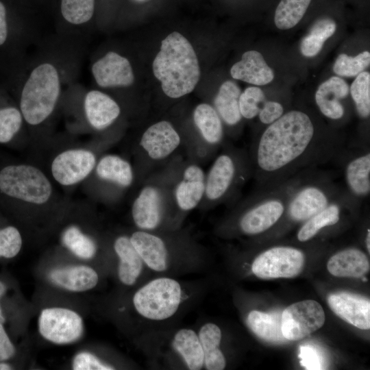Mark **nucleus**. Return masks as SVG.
<instances>
[{
  "label": "nucleus",
  "instance_id": "f257e3e1",
  "mask_svg": "<svg viewBox=\"0 0 370 370\" xmlns=\"http://www.w3.org/2000/svg\"><path fill=\"white\" fill-rule=\"evenodd\" d=\"M340 140L321 132L300 110L286 112L268 125L248 152L251 176L259 188L281 184L338 156Z\"/></svg>",
  "mask_w": 370,
  "mask_h": 370
},
{
  "label": "nucleus",
  "instance_id": "f03ea898",
  "mask_svg": "<svg viewBox=\"0 0 370 370\" xmlns=\"http://www.w3.org/2000/svg\"><path fill=\"white\" fill-rule=\"evenodd\" d=\"M184 158L180 153L147 176L135 196L131 216L136 230H172L180 228L173 202V188Z\"/></svg>",
  "mask_w": 370,
  "mask_h": 370
},
{
  "label": "nucleus",
  "instance_id": "7ed1b4c3",
  "mask_svg": "<svg viewBox=\"0 0 370 370\" xmlns=\"http://www.w3.org/2000/svg\"><path fill=\"white\" fill-rule=\"evenodd\" d=\"M152 68L155 77L161 82L163 92L171 99L190 93L201 75L193 46L177 32L171 33L162 41Z\"/></svg>",
  "mask_w": 370,
  "mask_h": 370
},
{
  "label": "nucleus",
  "instance_id": "20e7f679",
  "mask_svg": "<svg viewBox=\"0 0 370 370\" xmlns=\"http://www.w3.org/2000/svg\"><path fill=\"white\" fill-rule=\"evenodd\" d=\"M251 177L248 152L234 145H223L206 173L204 195L198 208L206 210L222 204L233 203Z\"/></svg>",
  "mask_w": 370,
  "mask_h": 370
},
{
  "label": "nucleus",
  "instance_id": "39448f33",
  "mask_svg": "<svg viewBox=\"0 0 370 370\" xmlns=\"http://www.w3.org/2000/svg\"><path fill=\"white\" fill-rule=\"evenodd\" d=\"M62 85V74L55 61L44 59L32 66L23 83L19 103L23 119L28 125H39L52 115Z\"/></svg>",
  "mask_w": 370,
  "mask_h": 370
},
{
  "label": "nucleus",
  "instance_id": "423d86ee",
  "mask_svg": "<svg viewBox=\"0 0 370 370\" xmlns=\"http://www.w3.org/2000/svg\"><path fill=\"white\" fill-rule=\"evenodd\" d=\"M295 177L270 188H260L239 202L233 212L239 232L258 235L277 223L284 216Z\"/></svg>",
  "mask_w": 370,
  "mask_h": 370
},
{
  "label": "nucleus",
  "instance_id": "0eeeda50",
  "mask_svg": "<svg viewBox=\"0 0 370 370\" xmlns=\"http://www.w3.org/2000/svg\"><path fill=\"white\" fill-rule=\"evenodd\" d=\"M130 241L145 265L157 273L169 270L177 256L199 251V246L185 230L144 231L136 230Z\"/></svg>",
  "mask_w": 370,
  "mask_h": 370
},
{
  "label": "nucleus",
  "instance_id": "6e6552de",
  "mask_svg": "<svg viewBox=\"0 0 370 370\" xmlns=\"http://www.w3.org/2000/svg\"><path fill=\"white\" fill-rule=\"evenodd\" d=\"M182 147L183 135L171 121L160 120L148 126L134 147L136 182L140 184Z\"/></svg>",
  "mask_w": 370,
  "mask_h": 370
},
{
  "label": "nucleus",
  "instance_id": "1a4fd4ad",
  "mask_svg": "<svg viewBox=\"0 0 370 370\" xmlns=\"http://www.w3.org/2000/svg\"><path fill=\"white\" fill-rule=\"evenodd\" d=\"M343 192L328 175L306 171L296 175L284 215L292 222H304Z\"/></svg>",
  "mask_w": 370,
  "mask_h": 370
},
{
  "label": "nucleus",
  "instance_id": "9d476101",
  "mask_svg": "<svg viewBox=\"0 0 370 370\" xmlns=\"http://www.w3.org/2000/svg\"><path fill=\"white\" fill-rule=\"evenodd\" d=\"M184 300L181 284L169 277L153 279L139 288L132 297L136 312L143 318L161 321L172 317Z\"/></svg>",
  "mask_w": 370,
  "mask_h": 370
},
{
  "label": "nucleus",
  "instance_id": "9b49d317",
  "mask_svg": "<svg viewBox=\"0 0 370 370\" xmlns=\"http://www.w3.org/2000/svg\"><path fill=\"white\" fill-rule=\"evenodd\" d=\"M0 192L12 199L43 205L51 199L53 187L46 175L31 164H10L0 170Z\"/></svg>",
  "mask_w": 370,
  "mask_h": 370
},
{
  "label": "nucleus",
  "instance_id": "f8f14e48",
  "mask_svg": "<svg viewBox=\"0 0 370 370\" xmlns=\"http://www.w3.org/2000/svg\"><path fill=\"white\" fill-rule=\"evenodd\" d=\"M195 136L184 142L187 159L201 163L208 160L223 145L224 124L210 103L198 104L193 112Z\"/></svg>",
  "mask_w": 370,
  "mask_h": 370
},
{
  "label": "nucleus",
  "instance_id": "ddd939ff",
  "mask_svg": "<svg viewBox=\"0 0 370 370\" xmlns=\"http://www.w3.org/2000/svg\"><path fill=\"white\" fill-rule=\"evenodd\" d=\"M205 182L206 173L201 164L184 159L173 188L174 207L180 227L186 216L201 202Z\"/></svg>",
  "mask_w": 370,
  "mask_h": 370
},
{
  "label": "nucleus",
  "instance_id": "4468645a",
  "mask_svg": "<svg viewBox=\"0 0 370 370\" xmlns=\"http://www.w3.org/2000/svg\"><path fill=\"white\" fill-rule=\"evenodd\" d=\"M302 251L288 246H276L260 254L251 266L253 273L262 279L291 278L302 271Z\"/></svg>",
  "mask_w": 370,
  "mask_h": 370
},
{
  "label": "nucleus",
  "instance_id": "2eb2a0df",
  "mask_svg": "<svg viewBox=\"0 0 370 370\" xmlns=\"http://www.w3.org/2000/svg\"><path fill=\"white\" fill-rule=\"evenodd\" d=\"M325 322L322 306L314 300H304L285 308L281 315V330L288 341H298L321 328Z\"/></svg>",
  "mask_w": 370,
  "mask_h": 370
},
{
  "label": "nucleus",
  "instance_id": "dca6fc26",
  "mask_svg": "<svg viewBox=\"0 0 370 370\" xmlns=\"http://www.w3.org/2000/svg\"><path fill=\"white\" fill-rule=\"evenodd\" d=\"M38 330L46 340L56 344H68L78 340L84 330L83 321L75 311L64 308L42 310Z\"/></svg>",
  "mask_w": 370,
  "mask_h": 370
},
{
  "label": "nucleus",
  "instance_id": "f3484780",
  "mask_svg": "<svg viewBox=\"0 0 370 370\" xmlns=\"http://www.w3.org/2000/svg\"><path fill=\"white\" fill-rule=\"evenodd\" d=\"M98 159L92 151L75 148L58 153L51 164L53 179L63 186L76 184L94 171Z\"/></svg>",
  "mask_w": 370,
  "mask_h": 370
},
{
  "label": "nucleus",
  "instance_id": "a211bd4d",
  "mask_svg": "<svg viewBox=\"0 0 370 370\" xmlns=\"http://www.w3.org/2000/svg\"><path fill=\"white\" fill-rule=\"evenodd\" d=\"M90 70L95 83L103 88L128 87L135 79L129 60L115 51L98 58Z\"/></svg>",
  "mask_w": 370,
  "mask_h": 370
},
{
  "label": "nucleus",
  "instance_id": "6ab92c4d",
  "mask_svg": "<svg viewBox=\"0 0 370 370\" xmlns=\"http://www.w3.org/2000/svg\"><path fill=\"white\" fill-rule=\"evenodd\" d=\"M86 120L95 130L103 131L109 128L119 118L121 108L111 96L99 90H90L83 100Z\"/></svg>",
  "mask_w": 370,
  "mask_h": 370
},
{
  "label": "nucleus",
  "instance_id": "aec40b11",
  "mask_svg": "<svg viewBox=\"0 0 370 370\" xmlns=\"http://www.w3.org/2000/svg\"><path fill=\"white\" fill-rule=\"evenodd\" d=\"M330 309L345 321L362 330L370 328V301L363 296L348 292L330 294Z\"/></svg>",
  "mask_w": 370,
  "mask_h": 370
},
{
  "label": "nucleus",
  "instance_id": "412c9836",
  "mask_svg": "<svg viewBox=\"0 0 370 370\" xmlns=\"http://www.w3.org/2000/svg\"><path fill=\"white\" fill-rule=\"evenodd\" d=\"M94 171L99 181L116 190L118 193L136 183L133 164L119 155L108 153L102 156L98 159Z\"/></svg>",
  "mask_w": 370,
  "mask_h": 370
},
{
  "label": "nucleus",
  "instance_id": "4be33fe9",
  "mask_svg": "<svg viewBox=\"0 0 370 370\" xmlns=\"http://www.w3.org/2000/svg\"><path fill=\"white\" fill-rule=\"evenodd\" d=\"M349 93L348 84L338 76H332L317 88L314 99L320 112L332 121H339L345 114L341 101Z\"/></svg>",
  "mask_w": 370,
  "mask_h": 370
},
{
  "label": "nucleus",
  "instance_id": "5701e85b",
  "mask_svg": "<svg viewBox=\"0 0 370 370\" xmlns=\"http://www.w3.org/2000/svg\"><path fill=\"white\" fill-rule=\"evenodd\" d=\"M354 201H359L347 190L344 191L325 208L304 222L297 232V240L306 242L314 238L321 230L337 224L341 220L343 210Z\"/></svg>",
  "mask_w": 370,
  "mask_h": 370
},
{
  "label": "nucleus",
  "instance_id": "b1692460",
  "mask_svg": "<svg viewBox=\"0 0 370 370\" xmlns=\"http://www.w3.org/2000/svg\"><path fill=\"white\" fill-rule=\"evenodd\" d=\"M343 171L347 192L358 201L370 193V152L362 150L351 156L344 163Z\"/></svg>",
  "mask_w": 370,
  "mask_h": 370
},
{
  "label": "nucleus",
  "instance_id": "393cba45",
  "mask_svg": "<svg viewBox=\"0 0 370 370\" xmlns=\"http://www.w3.org/2000/svg\"><path fill=\"white\" fill-rule=\"evenodd\" d=\"M233 79L255 86H264L274 79V72L267 64L262 53L256 50L245 51L241 60L230 69Z\"/></svg>",
  "mask_w": 370,
  "mask_h": 370
},
{
  "label": "nucleus",
  "instance_id": "a878e982",
  "mask_svg": "<svg viewBox=\"0 0 370 370\" xmlns=\"http://www.w3.org/2000/svg\"><path fill=\"white\" fill-rule=\"evenodd\" d=\"M113 249L119 258L118 277L126 286L134 284L142 274L144 262L133 246L130 236L120 235L113 243Z\"/></svg>",
  "mask_w": 370,
  "mask_h": 370
},
{
  "label": "nucleus",
  "instance_id": "bb28decb",
  "mask_svg": "<svg viewBox=\"0 0 370 370\" xmlns=\"http://www.w3.org/2000/svg\"><path fill=\"white\" fill-rule=\"evenodd\" d=\"M366 254L356 248H348L333 255L327 268L333 275L341 278H361L369 270Z\"/></svg>",
  "mask_w": 370,
  "mask_h": 370
},
{
  "label": "nucleus",
  "instance_id": "cd10ccee",
  "mask_svg": "<svg viewBox=\"0 0 370 370\" xmlns=\"http://www.w3.org/2000/svg\"><path fill=\"white\" fill-rule=\"evenodd\" d=\"M51 280L64 289L82 292L93 288L98 283L97 273L91 267L78 265L52 270Z\"/></svg>",
  "mask_w": 370,
  "mask_h": 370
},
{
  "label": "nucleus",
  "instance_id": "c85d7f7f",
  "mask_svg": "<svg viewBox=\"0 0 370 370\" xmlns=\"http://www.w3.org/2000/svg\"><path fill=\"white\" fill-rule=\"evenodd\" d=\"M241 93V88L234 82L227 80L221 85L214 98L212 106L224 125L229 127H236L243 119L239 109Z\"/></svg>",
  "mask_w": 370,
  "mask_h": 370
},
{
  "label": "nucleus",
  "instance_id": "c756f323",
  "mask_svg": "<svg viewBox=\"0 0 370 370\" xmlns=\"http://www.w3.org/2000/svg\"><path fill=\"white\" fill-rule=\"evenodd\" d=\"M174 350L180 355L187 369L199 370L204 368V357L198 333L193 329L177 330L171 341Z\"/></svg>",
  "mask_w": 370,
  "mask_h": 370
},
{
  "label": "nucleus",
  "instance_id": "7c9ffc66",
  "mask_svg": "<svg viewBox=\"0 0 370 370\" xmlns=\"http://www.w3.org/2000/svg\"><path fill=\"white\" fill-rule=\"evenodd\" d=\"M197 333L204 352V367L208 370L225 369L226 360L219 347L222 337L219 327L213 323H206Z\"/></svg>",
  "mask_w": 370,
  "mask_h": 370
},
{
  "label": "nucleus",
  "instance_id": "2f4dec72",
  "mask_svg": "<svg viewBox=\"0 0 370 370\" xmlns=\"http://www.w3.org/2000/svg\"><path fill=\"white\" fill-rule=\"evenodd\" d=\"M280 312L266 313L258 310L251 311L246 319L249 328L260 338L273 343H282L288 341L281 330Z\"/></svg>",
  "mask_w": 370,
  "mask_h": 370
},
{
  "label": "nucleus",
  "instance_id": "473e14b6",
  "mask_svg": "<svg viewBox=\"0 0 370 370\" xmlns=\"http://www.w3.org/2000/svg\"><path fill=\"white\" fill-rule=\"evenodd\" d=\"M336 29L334 18L327 16L318 18L300 45L301 54L307 58L316 56L322 49L325 42L332 37Z\"/></svg>",
  "mask_w": 370,
  "mask_h": 370
},
{
  "label": "nucleus",
  "instance_id": "72a5a7b5",
  "mask_svg": "<svg viewBox=\"0 0 370 370\" xmlns=\"http://www.w3.org/2000/svg\"><path fill=\"white\" fill-rule=\"evenodd\" d=\"M313 0H279L274 10L273 22L277 28H293L304 18Z\"/></svg>",
  "mask_w": 370,
  "mask_h": 370
},
{
  "label": "nucleus",
  "instance_id": "f704fd0d",
  "mask_svg": "<svg viewBox=\"0 0 370 370\" xmlns=\"http://www.w3.org/2000/svg\"><path fill=\"white\" fill-rule=\"evenodd\" d=\"M62 242L77 257L84 260L93 258L97 250L94 240L76 226H70L63 232Z\"/></svg>",
  "mask_w": 370,
  "mask_h": 370
},
{
  "label": "nucleus",
  "instance_id": "c9c22d12",
  "mask_svg": "<svg viewBox=\"0 0 370 370\" xmlns=\"http://www.w3.org/2000/svg\"><path fill=\"white\" fill-rule=\"evenodd\" d=\"M95 5V0H61V14L69 24L83 25L92 18Z\"/></svg>",
  "mask_w": 370,
  "mask_h": 370
},
{
  "label": "nucleus",
  "instance_id": "e433bc0d",
  "mask_svg": "<svg viewBox=\"0 0 370 370\" xmlns=\"http://www.w3.org/2000/svg\"><path fill=\"white\" fill-rule=\"evenodd\" d=\"M349 92L358 116L363 119L370 115V73L362 71L356 75L349 88Z\"/></svg>",
  "mask_w": 370,
  "mask_h": 370
},
{
  "label": "nucleus",
  "instance_id": "4c0bfd02",
  "mask_svg": "<svg viewBox=\"0 0 370 370\" xmlns=\"http://www.w3.org/2000/svg\"><path fill=\"white\" fill-rule=\"evenodd\" d=\"M370 64V53L362 51L355 56L341 53L336 58L333 71L340 77H355L364 71Z\"/></svg>",
  "mask_w": 370,
  "mask_h": 370
},
{
  "label": "nucleus",
  "instance_id": "58836bf2",
  "mask_svg": "<svg viewBox=\"0 0 370 370\" xmlns=\"http://www.w3.org/2000/svg\"><path fill=\"white\" fill-rule=\"evenodd\" d=\"M267 100L260 87L254 86L246 88L239 97V109L243 119L250 120L256 118Z\"/></svg>",
  "mask_w": 370,
  "mask_h": 370
},
{
  "label": "nucleus",
  "instance_id": "ea45409f",
  "mask_svg": "<svg viewBox=\"0 0 370 370\" xmlns=\"http://www.w3.org/2000/svg\"><path fill=\"white\" fill-rule=\"evenodd\" d=\"M23 121L20 109L12 106L0 108V143L10 142L19 132Z\"/></svg>",
  "mask_w": 370,
  "mask_h": 370
},
{
  "label": "nucleus",
  "instance_id": "a19ab883",
  "mask_svg": "<svg viewBox=\"0 0 370 370\" xmlns=\"http://www.w3.org/2000/svg\"><path fill=\"white\" fill-rule=\"evenodd\" d=\"M22 246L19 231L13 226L0 230V257L11 258L16 256Z\"/></svg>",
  "mask_w": 370,
  "mask_h": 370
},
{
  "label": "nucleus",
  "instance_id": "79ce46f5",
  "mask_svg": "<svg viewBox=\"0 0 370 370\" xmlns=\"http://www.w3.org/2000/svg\"><path fill=\"white\" fill-rule=\"evenodd\" d=\"M74 370H111L114 367L99 360L96 356L87 352L77 354L73 360Z\"/></svg>",
  "mask_w": 370,
  "mask_h": 370
},
{
  "label": "nucleus",
  "instance_id": "37998d69",
  "mask_svg": "<svg viewBox=\"0 0 370 370\" xmlns=\"http://www.w3.org/2000/svg\"><path fill=\"white\" fill-rule=\"evenodd\" d=\"M299 357L301 359V365L306 369H325L321 352L310 345L301 346Z\"/></svg>",
  "mask_w": 370,
  "mask_h": 370
},
{
  "label": "nucleus",
  "instance_id": "c03bdc74",
  "mask_svg": "<svg viewBox=\"0 0 370 370\" xmlns=\"http://www.w3.org/2000/svg\"><path fill=\"white\" fill-rule=\"evenodd\" d=\"M284 112V107L280 102L267 100L257 116L262 124L268 125L279 119Z\"/></svg>",
  "mask_w": 370,
  "mask_h": 370
},
{
  "label": "nucleus",
  "instance_id": "a18cd8bd",
  "mask_svg": "<svg viewBox=\"0 0 370 370\" xmlns=\"http://www.w3.org/2000/svg\"><path fill=\"white\" fill-rule=\"evenodd\" d=\"M15 349L0 323V361L10 359L14 354Z\"/></svg>",
  "mask_w": 370,
  "mask_h": 370
},
{
  "label": "nucleus",
  "instance_id": "49530a36",
  "mask_svg": "<svg viewBox=\"0 0 370 370\" xmlns=\"http://www.w3.org/2000/svg\"><path fill=\"white\" fill-rule=\"evenodd\" d=\"M8 34V28L6 18V10L3 3L0 1V46L3 45Z\"/></svg>",
  "mask_w": 370,
  "mask_h": 370
},
{
  "label": "nucleus",
  "instance_id": "de8ad7c7",
  "mask_svg": "<svg viewBox=\"0 0 370 370\" xmlns=\"http://www.w3.org/2000/svg\"><path fill=\"white\" fill-rule=\"evenodd\" d=\"M5 291V286L3 283L0 281V297L3 295ZM5 322V318L2 314V310L0 306V323H3Z\"/></svg>",
  "mask_w": 370,
  "mask_h": 370
},
{
  "label": "nucleus",
  "instance_id": "09e8293b",
  "mask_svg": "<svg viewBox=\"0 0 370 370\" xmlns=\"http://www.w3.org/2000/svg\"><path fill=\"white\" fill-rule=\"evenodd\" d=\"M365 244H366V247L368 250V252L369 253L370 251V230L369 228L367 229V232L366 238H365Z\"/></svg>",
  "mask_w": 370,
  "mask_h": 370
},
{
  "label": "nucleus",
  "instance_id": "8fccbe9b",
  "mask_svg": "<svg viewBox=\"0 0 370 370\" xmlns=\"http://www.w3.org/2000/svg\"><path fill=\"white\" fill-rule=\"evenodd\" d=\"M12 369L11 367L5 362H0V370Z\"/></svg>",
  "mask_w": 370,
  "mask_h": 370
},
{
  "label": "nucleus",
  "instance_id": "3c124183",
  "mask_svg": "<svg viewBox=\"0 0 370 370\" xmlns=\"http://www.w3.org/2000/svg\"><path fill=\"white\" fill-rule=\"evenodd\" d=\"M134 1H136L137 2H143V1H145L147 0H134Z\"/></svg>",
  "mask_w": 370,
  "mask_h": 370
}]
</instances>
